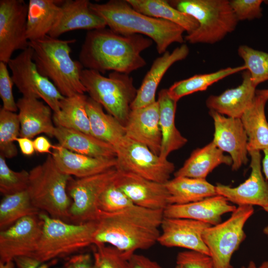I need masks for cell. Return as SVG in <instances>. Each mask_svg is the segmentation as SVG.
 I'll use <instances>...</instances> for the list:
<instances>
[{"label": "cell", "mask_w": 268, "mask_h": 268, "mask_svg": "<svg viewBox=\"0 0 268 268\" xmlns=\"http://www.w3.org/2000/svg\"><path fill=\"white\" fill-rule=\"evenodd\" d=\"M129 262L131 268H163L157 262L141 255L134 254Z\"/></svg>", "instance_id": "bcb514c9"}, {"label": "cell", "mask_w": 268, "mask_h": 268, "mask_svg": "<svg viewBox=\"0 0 268 268\" xmlns=\"http://www.w3.org/2000/svg\"><path fill=\"white\" fill-rule=\"evenodd\" d=\"M61 0H29L27 38L33 41L48 35L61 10Z\"/></svg>", "instance_id": "f1b7e54d"}, {"label": "cell", "mask_w": 268, "mask_h": 268, "mask_svg": "<svg viewBox=\"0 0 268 268\" xmlns=\"http://www.w3.org/2000/svg\"><path fill=\"white\" fill-rule=\"evenodd\" d=\"M256 94L264 97L268 100V89L257 90Z\"/></svg>", "instance_id": "db71d44e"}, {"label": "cell", "mask_w": 268, "mask_h": 268, "mask_svg": "<svg viewBox=\"0 0 268 268\" xmlns=\"http://www.w3.org/2000/svg\"><path fill=\"white\" fill-rule=\"evenodd\" d=\"M52 156L63 173L80 178L98 174L117 166L116 157H92L70 151L59 144L54 145Z\"/></svg>", "instance_id": "7402d4cb"}, {"label": "cell", "mask_w": 268, "mask_h": 268, "mask_svg": "<svg viewBox=\"0 0 268 268\" xmlns=\"http://www.w3.org/2000/svg\"><path fill=\"white\" fill-rule=\"evenodd\" d=\"M15 264L13 260H10L5 262H0V268H14Z\"/></svg>", "instance_id": "f5cc1de1"}, {"label": "cell", "mask_w": 268, "mask_h": 268, "mask_svg": "<svg viewBox=\"0 0 268 268\" xmlns=\"http://www.w3.org/2000/svg\"><path fill=\"white\" fill-rule=\"evenodd\" d=\"M262 0H231L229 3L238 21L262 17Z\"/></svg>", "instance_id": "b9f144b4"}, {"label": "cell", "mask_w": 268, "mask_h": 268, "mask_svg": "<svg viewBox=\"0 0 268 268\" xmlns=\"http://www.w3.org/2000/svg\"><path fill=\"white\" fill-rule=\"evenodd\" d=\"M267 101L256 94L253 103L240 118L248 137V152L268 148V122L265 111Z\"/></svg>", "instance_id": "f546056e"}, {"label": "cell", "mask_w": 268, "mask_h": 268, "mask_svg": "<svg viewBox=\"0 0 268 268\" xmlns=\"http://www.w3.org/2000/svg\"><path fill=\"white\" fill-rule=\"evenodd\" d=\"M7 65L0 62V97L2 102V108L6 111L15 113L18 109L12 93L14 83Z\"/></svg>", "instance_id": "7bdbcfd3"}, {"label": "cell", "mask_w": 268, "mask_h": 268, "mask_svg": "<svg viewBox=\"0 0 268 268\" xmlns=\"http://www.w3.org/2000/svg\"><path fill=\"white\" fill-rule=\"evenodd\" d=\"M163 211L133 205L119 212H100L93 245L113 246L130 260L136 251L148 249L158 242Z\"/></svg>", "instance_id": "6da1fadb"}, {"label": "cell", "mask_w": 268, "mask_h": 268, "mask_svg": "<svg viewBox=\"0 0 268 268\" xmlns=\"http://www.w3.org/2000/svg\"><path fill=\"white\" fill-rule=\"evenodd\" d=\"M153 41L140 34L123 35L106 28L88 31L79 61L86 69L101 74L113 71L129 74L146 65L141 53Z\"/></svg>", "instance_id": "7a4b0ae2"}, {"label": "cell", "mask_w": 268, "mask_h": 268, "mask_svg": "<svg viewBox=\"0 0 268 268\" xmlns=\"http://www.w3.org/2000/svg\"><path fill=\"white\" fill-rule=\"evenodd\" d=\"M40 211L32 204L27 190L3 196L0 202V229L25 216L38 215Z\"/></svg>", "instance_id": "d590c367"}, {"label": "cell", "mask_w": 268, "mask_h": 268, "mask_svg": "<svg viewBox=\"0 0 268 268\" xmlns=\"http://www.w3.org/2000/svg\"><path fill=\"white\" fill-rule=\"evenodd\" d=\"M126 0L137 11L150 17L173 22L182 27L187 34L191 33L198 27V22L195 18L173 7L168 0Z\"/></svg>", "instance_id": "836d02e7"}, {"label": "cell", "mask_w": 268, "mask_h": 268, "mask_svg": "<svg viewBox=\"0 0 268 268\" xmlns=\"http://www.w3.org/2000/svg\"><path fill=\"white\" fill-rule=\"evenodd\" d=\"M86 111L91 134L109 143L115 150L126 136L125 126L113 116L105 113L103 107L89 97L87 99Z\"/></svg>", "instance_id": "4dcf8cb0"}, {"label": "cell", "mask_w": 268, "mask_h": 268, "mask_svg": "<svg viewBox=\"0 0 268 268\" xmlns=\"http://www.w3.org/2000/svg\"><path fill=\"white\" fill-rule=\"evenodd\" d=\"M221 164L232 166V160L230 156L225 155L212 141L203 147L194 150L174 175V177L205 179L213 169Z\"/></svg>", "instance_id": "83f0119b"}, {"label": "cell", "mask_w": 268, "mask_h": 268, "mask_svg": "<svg viewBox=\"0 0 268 268\" xmlns=\"http://www.w3.org/2000/svg\"><path fill=\"white\" fill-rule=\"evenodd\" d=\"M42 232V222L37 215L21 218L0 232V262L18 257H32Z\"/></svg>", "instance_id": "5bb4252c"}, {"label": "cell", "mask_w": 268, "mask_h": 268, "mask_svg": "<svg viewBox=\"0 0 268 268\" xmlns=\"http://www.w3.org/2000/svg\"><path fill=\"white\" fill-rule=\"evenodd\" d=\"M240 268H268V261L263 262L257 266L254 261H250L247 266H242Z\"/></svg>", "instance_id": "816d5d0a"}, {"label": "cell", "mask_w": 268, "mask_h": 268, "mask_svg": "<svg viewBox=\"0 0 268 268\" xmlns=\"http://www.w3.org/2000/svg\"><path fill=\"white\" fill-rule=\"evenodd\" d=\"M254 212L253 206H238L226 220L204 230L202 239L215 268H233L232 255L245 239L244 225Z\"/></svg>", "instance_id": "9c48e42d"}, {"label": "cell", "mask_w": 268, "mask_h": 268, "mask_svg": "<svg viewBox=\"0 0 268 268\" xmlns=\"http://www.w3.org/2000/svg\"><path fill=\"white\" fill-rule=\"evenodd\" d=\"M242 77L241 84L237 87L227 89L218 95L209 96L206 100V107L227 117L240 119L253 103L256 92L247 70H244Z\"/></svg>", "instance_id": "cb8c5ba5"}, {"label": "cell", "mask_w": 268, "mask_h": 268, "mask_svg": "<svg viewBox=\"0 0 268 268\" xmlns=\"http://www.w3.org/2000/svg\"><path fill=\"white\" fill-rule=\"evenodd\" d=\"M27 191L32 204L50 216L69 222L72 200L67 187L72 176L62 172L51 154L29 172Z\"/></svg>", "instance_id": "8992f818"}, {"label": "cell", "mask_w": 268, "mask_h": 268, "mask_svg": "<svg viewBox=\"0 0 268 268\" xmlns=\"http://www.w3.org/2000/svg\"><path fill=\"white\" fill-rule=\"evenodd\" d=\"M236 207L218 195L187 204H169L163 213L165 217L187 218L215 225L221 222L223 214L232 213Z\"/></svg>", "instance_id": "44dd1931"}, {"label": "cell", "mask_w": 268, "mask_h": 268, "mask_svg": "<svg viewBox=\"0 0 268 268\" xmlns=\"http://www.w3.org/2000/svg\"><path fill=\"white\" fill-rule=\"evenodd\" d=\"M251 157V172L248 178L236 187L218 184L217 195L229 201L240 205L268 206V182L262 172L260 151L248 152Z\"/></svg>", "instance_id": "9a60e30c"}, {"label": "cell", "mask_w": 268, "mask_h": 268, "mask_svg": "<svg viewBox=\"0 0 268 268\" xmlns=\"http://www.w3.org/2000/svg\"><path fill=\"white\" fill-rule=\"evenodd\" d=\"M263 209L267 212L268 213V206H266V207H265L263 208ZM263 232L264 233V234L265 235H267L268 238V225H267V226H266L264 229H263Z\"/></svg>", "instance_id": "11a10c76"}, {"label": "cell", "mask_w": 268, "mask_h": 268, "mask_svg": "<svg viewBox=\"0 0 268 268\" xmlns=\"http://www.w3.org/2000/svg\"><path fill=\"white\" fill-rule=\"evenodd\" d=\"M34 146L36 152L39 153H48L52 154L54 145L44 136H37L33 140Z\"/></svg>", "instance_id": "c3c4849f"}, {"label": "cell", "mask_w": 268, "mask_h": 268, "mask_svg": "<svg viewBox=\"0 0 268 268\" xmlns=\"http://www.w3.org/2000/svg\"><path fill=\"white\" fill-rule=\"evenodd\" d=\"M165 185L169 194V204H187L218 195L216 186L206 179L175 177Z\"/></svg>", "instance_id": "1f68e13d"}, {"label": "cell", "mask_w": 268, "mask_h": 268, "mask_svg": "<svg viewBox=\"0 0 268 268\" xmlns=\"http://www.w3.org/2000/svg\"><path fill=\"white\" fill-rule=\"evenodd\" d=\"M5 158L0 154V192L3 196L26 191L29 182V172L15 171L7 164Z\"/></svg>", "instance_id": "f35d334b"}, {"label": "cell", "mask_w": 268, "mask_h": 268, "mask_svg": "<svg viewBox=\"0 0 268 268\" xmlns=\"http://www.w3.org/2000/svg\"><path fill=\"white\" fill-rule=\"evenodd\" d=\"M114 181L106 188L99 198L98 208L100 212L107 213L119 212L134 205L116 185Z\"/></svg>", "instance_id": "60d3db41"}, {"label": "cell", "mask_w": 268, "mask_h": 268, "mask_svg": "<svg viewBox=\"0 0 268 268\" xmlns=\"http://www.w3.org/2000/svg\"><path fill=\"white\" fill-rule=\"evenodd\" d=\"M90 8L114 32L123 35H146L156 44L159 54L173 43L182 44L185 30L166 20L150 17L135 9L126 0H110L104 3H90Z\"/></svg>", "instance_id": "3957f363"}, {"label": "cell", "mask_w": 268, "mask_h": 268, "mask_svg": "<svg viewBox=\"0 0 268 268\" xmlns=\"http://www.w3.org/2000/svg\"><path fill=\"white\" fill-rule=\"evenodd\" d=\"M80 80L89 97L125 126L137 90L133 77L116 71L106 77L97 71L83 68Z\"/></svg>", "instance_id": "ba28073f"}, {"label": "cell", "mask_w": 268, "mask_h": 268, "mask_svg": "<svg viewBox=\"0 0 268 268\" xmlns=\"http://www.w3.org/2000/svg\"><path fill=\"white\" fill-rule=\"evenodd\" d=\"M90 3L88 0H63L59 15L48 35L58 38L73 30L106 28L105 20L91 9Z\"/></svg>", "instance_id": "ffe728a7"}, {"label": "cell", "mask_w": 268, "mask_h": 268, "mask_svg": "<svg viewBox=\"0 0 268 268\" xmlns=\"http://www.w3.org/2000/svg\"><path fill=\"white\" fill-rule=\"evenodd\" d=\"M169 3L198 22L197 28L187 34L191 44H213L235 30L239 22L228 0H172Z\"/></svg>", "instance_id": "52a82bcc"}, {"label": "cell", "mask_w": 268, "mask_h": 268, "mask_svg": "<svg viewBox=\"0 0 268 268\" xmlns=\"http://www.w3.org/2000/svg\"><path fill=\"white\" fill-rule=\"evenodd\" d=\"M246 70L244 65L235 67H228L216 71L198 74L189 78L176 81L168 89L169 95L175 100L193 93L201 91L212 84L229 75Z\"/></svg>", "instance_id": "e575fe53"}, {"label": "cell", "mask_w": 268, "mask_h": 268, "mask_svg": "<svg viewBox=\"0 0 268 268\" xmlns=\"http://www.w3.org/2000/svg\"><path fill=\"white\" fill-rule=\"evenodd\" d=\"M17 268H49L47 263L26 256L18 257L13 259Z\"/></svg>", "instance_id": "7dc6e473"}, {"label": "cell", "mask_w": 268, "mask_h": 268, "mask_svg": "<svg viewBox=\"0 0 268 268\" xmlns=\"http://www.w3.org/2000/svg\"><path fill=\"white\" fill-rule=\"evenodd\" d=\"M119 171L130 172L145 179L166 183L175 170L174 164L161 158L146 145L126 136L115 149Z\"/></svg>", "instance_id": "7c38bea8"}, {"label": "cell", "mask_w": 268, "mask_h": 268, "mask_svg": "<svg viewBox=\"0 0 268 268\" xmlns=\"http://www.w3.org/2000/svg\"><path fill=\"white\" fill-rule=\"evenodd\" d=\"M59 268H93V257L89 253H77L67 257L63 266Z\"/></svg>", "instance_id": "f6af8a7d"}, {"label": "cell", "mask_w": 268, "mask_h": 268, "mask_svg": "<svg viewBox=\"0 0 268 268\" xmlns=\"http://www.w3.org/2000/svg\"><path fill=\"white\" fill-rule=\"evenodd\" d=\"M93 268H131L129 260L118 249L106 244H93Z\"/></svg>", "instance_id": "ab89813d"}, {"label": "cell", "mask_w": 268, "mask_h": 268, "mask_svg": "<svg viewBox=\"0 0 268 268\" xmlns=\"http://www.w3.org/2000/svg\"><path fill=\"white\" fill-rule=\"evenodd\" d=\"M87 98L85 94L65 97L61 101L60 111L53 115L55 126L91 134L86 111Z\"/></svg>", "instance_id": "d6a6232c"}, {"label": "cell", "mask_w": 268, "mask_h": 268, "mask_svg": "<svg viewBox=\"0 0 268 268\" xmlns=\"http://www.w3.org/2000/svg\"><path fill=\"white\" fill-rule=\"evenodd\" d=\"M189 48L183 44L171 53L166 51L153 62L137 90L136 96L131 105V110L142 108L156 102L155 94L163 76L174 63L185 59L189 54Z\"/></svg>", "instance_id": "603a6c76"}, {"label": "cell", "mask_w": 268, "mask_h": 268, "mask_svg": "<svg viewBox=\"0 0 268 268\" xmlns=\"http://www.w3.org/2000/svg\"><path fill=\"white\" fill-rule=\"evenodd\" d=\"M114 183L135 205L164 210L169 204V194L165 183L119 170Z\"/></svg>", "instance_id": "e0dca14e"}, {"label": "cell", "mask_w": 268, "mask_h": 268, "mask_svg": "<svg viewBox=\"0 0 268 268\" xmlns=\"http://www.w3.org/2000/svg\"><path fill=\"white\" fill-rule=\"evenodd\" d=\"M126 136L148 147L159 155L162 135L157 101L148 106L131 110L125 125Z\"/></svg>", "instance_id": "d6986e66"}, {"label": "cell", "mask_w": 268, "mask_h": 268, "mask_svg": "<svg viewBox=\"0 0 268 268\" xmlns=\"http://www.w3.org/2000/svg\"><path fill=\"white\" fill-rule=\"evenodd\" d=\"M27 12L28 3L23 0H0V62L7 64L15 51L29 47Z\"/></svg>", "instance_id": "4fadbf2b"}, {"label": "cell", "mask_w": 268, "mask_h": 268, "mask_svg": "<svg viewBox=\"0 0 268 268\" xmlns=\"http://www.w3.org/2000/svg\"><path fill=\"white\" fill-rule=\"evenodd\" d=\"M174 268H184L182 266L177 264Z\"/></svg>", "instance_id": "9f6ffc18"}, {"label": "cell", "mask_w": 268, "mask_h": 268, "mask_svg": "<svg viewBox=\"0 0 268 268\" xmlns=\"http://www.w3.org/2000/svg\"><path fill=\"white\" fill-rule=\"evenodd\" d=\"M14 84L22 96L42 99L54 112L60 109L65 97L54 84L38 71L33 60V50L29 46L7 63Z\"/></svg>", "instance_id": "8fae6325"}, {"label": "cell", "mask_w": 268, "mask_h": 268, "mask_svg": "<svg viewBox=\"0 0 268 268\" xmlns=\"http://www.w3.org/2000/svg\"><path fill=\"white\" fill-rule=\"evenodd\" d=\"M244 66L250 74L253 84L257 87L268 80V53L254 49L247 45H240L237 50Z\"/></svg>", "instance_id": "74e56055"}, {"label": "cell", "mask_w": 268, "mask_h": 268, "mask_svg": "<svg viewBox=\"0 0 268 268\" xmlns=\"http://www.w3.org/2000/svg\"><path fill=\"white\" fill-rule=\"evenodd\" d=\"M210 225L187 218L164 217L158 243L166 247H180L210 256L202 239L204 230Z\"/></svg>", "instance_id": "ac0fdd59"}, {"label": "cell", "mask_w": 268, "mask_h": 268, "mask_svg": "<svg viewBox=\"0 0 268 268\" xmlns=\"http://www.w3.org/2000/svg\"><path fill=\"white\" fill-rule=\"evenodd\" d=\"M75 40H61L49 35L30 41L33 60L39 72L49 79L64 97L85 94L80 80L83 67L72 59L70 44Z\"/></svg>", "instance_id": "277c9868"}, {"label": "cell", "mask_w": 268, "mask_h": 268, "mask_svg": "<svg viewBox=\"0 0 268 268\" xmlns=\"http://www.w3.org/2000/svg\"><path fill=\"white\" fill-rule=\"evenodd\" d=\"M20 125L17 114L0 110V154L5 158L15 157L18 153L14 142L19 136Z\"/></svg>", "instance_id": "8d00e7d4"}, {"label": "cell", "mask_w": 268, "mask_h": 268, "mask_svg": "<svg viewBox=\"0 0 268 268\" xmlns=\"http://www.w3.org/2000/svg\"><path fill=\"white\" fill-rule=\"evenodd\" d=\"M16 103L20 125L19 136L31 139L41 134L53 136L56 126L52 110L48 105L38 99L23 96Z\"/></svg>", "instance_id": "d4e9b609"}, {"label": "cell", "mask_w": 268, "mask_h": 268, "mask_svg": "<svg viewBox=\"0 0 268 268\" xmlns=\"http://www.w3.org/2000/svg\"><path fill=\"white\" fill-rule=\"evenodd\" d=\"M116 168L88 177L73 179L69 181L67 193L72 200L69 210V222L80 224L97 221L100 211L98 208L99 198L115 180Z\"/></svg>", "instance_id": "30bf717a"}, {"label": "cell", "mask_w": 268, "mask_h": 268, "mask_svg": "<svg viewBox=\"0 0 268 268\" xmlns=\"http://www.w3.org/2000/svg\"><path fill=\"white\" fill-rule=\"evenodd\" d=\"M42 232L36 250L32 258L47 263L69 257L92 245L97 221L80 224L53 218L41 211Z\"/></svg>", "instance_id": "5b68a950"}, {"label": "cell", "mask_w": 268, "mask_h": 268, "mask_svg": "<svg viewBox=\"0 0 268 268\" xmlns=\"http://www.w3.org/2000/svg\"><path fill=\"white\" fill-rule=\"evenodd\" d=\"M264 156L262 160V169L266 180H268V148L263 150Z\"/></svg>", "instance_id": "f907efd6"}, {"label": "cell", "mask_w": 268, "mask_h": 268, "mask_svg": "<svg viewBox=\"0 0 268 268\" xmlns=\"http://www.w3.org/2000/svg\"><path fill=\"white\" fill-rule=\"evenodd\" d=\"M209 114L214 126L212 141L230 154L232 170H238L248 161V137L240 119L225 117L211 110Z\"/></svg>", "instance_id": "2e32d148"}, {"label": "cell", "mask_w": 268, "mask_h": 268, "mask_svg": "<svg viewBox=\"0 0 268 268\" xmlns=\"http://www.w3.org/2000/svg\"><path fill=\"white\" fill-rule=\"evenodd\" d=\"M159 125L162 135L159 157L167 159L172 151L179 149L187 142L176 127L175 113L178 101L170 97L168 89H162L158 93Z\"/></svg>", "instance_id": "484cf974"}, {"label": "cell", "mask_w": 268, "mask_h": 268, "mask_svg": "<svg viewBox=\"0 0 268 268\" xmlns=\"http://www.w3.org/2000/svg\"><path fill=\"white\" fill-rule=\"evenodd\" d=\"M53 137L60 145L72 152L92 157H116L112 145L91 134L55 127Z\"/></svg>", "instance_id": "4316f807"}, {"label": "cell", "mask_w": 268, "mask_h": 268, "mask_svg": "<svg viewBox=\"0 0 268 268\" xmlns=\"http://www.w3.org/2000/svg\"><path fill=\"white\" fill-rule=\"evenodd\" d=\"M21 152L24 155L30 156L32 155L35 150L33 140L26 137L19 136L16 139Z\"/></svg>", "instance_id": "681fc988"}, {"label": "cell", "mask_w": 268, "mask_h": 268, "mask_svg": "<svg viewBox=\"0 0 268 268\" xmlns=\"http://www.w3.org/2000/svg\"><path fill=\"white\" fill-rule=\"evenodd\" d=\"M176 263L184 268H215L210 256L190 250L178 253Z\"/></svg>", "instance_id": "ee69618b"}]
</instances>
